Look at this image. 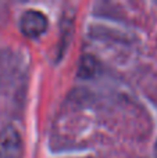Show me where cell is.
Listing matches in <instances>:
<instances>
[{
    "label": "cell",
    "mask_w": 157,
    "mask_h": 158,
    "mask_svg": "<svg viewBox=\"0 0 157 158\" xmlns=\"http://www.w3.org/2000/svg\"><path fill=\"white\" fill-rule=\"evenodd\" d=\"M21 32L27 38H38L43 35L47 29V18L45 14L36 10H27L19 21Z\"/></svg>",
    "instance_id": "obj_2"
},
{
    "label": "cell",
    "mask_w": 157,
    "mask_h": 158,
    "mask_svg": "<svg viewBox=\"0 0 157 158\" xmlns=\"http://www.w3.org/2000/svg\"><path fill=\"white\" fill-rule=\"evenodd\" d=\"M24 147L18 131L8 125L0 132V158H22Z\"/></svg>",
    "instance_id": "obj_1"
},
{
    "label": "cell",
    "mask_w": 157,
    "mask_h": 158,
    "mask_svg": "<svg viewBox=\"0 0 157 158\" xmlns=\"http://www.w3.org/2000/svg\"><path fill=\"white\" fill-rule=\"evenodd\" d=\"M155 153H156V158H157V142H156V146H155Z\"/></svg>",
    "instance_id": "obj_3"
}]
</instances>
